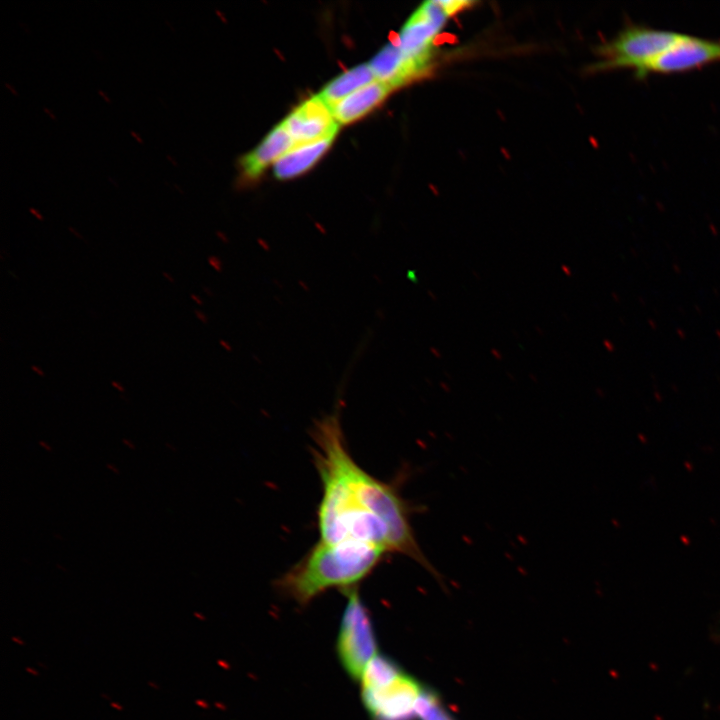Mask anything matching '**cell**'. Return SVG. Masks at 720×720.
Returning <instances> with one entry per match:
<instances>
[{
    "label": "cell",
    "instance_id": "obj_27",
    "mask_svg": "<svg viewBox=\"0 0 720 720\" xmlns=\"http://www.w3.org/2000/svg\"><path fill=\"white\" fill-rule=\"evenodd\" d=\"M165 446L167 447V449H169V450H171V451H173V452H176V450H177V449H176L172 444H170V443H166Z\"/></svg>",
    "mask_w": 720,
    "mask_h": 720
},
{
    "label": "cell",
    "instance_id": "obj_19",
    "mask_svg": "<svg viewBox=\"0 0 720 720\" xmlns=\"http://www.w3.org/2000/svg\"><path fill=\"white\" fill-rule=\"evenodd\" d=\"M31 369H32L33 372H35V373H36L37 375H39V376H42V377H43V376L45 375L44 371H43L40 367H38V366H36V365H32V366H31Z\"/></svg>",
    "mask_w": 720,
    "mask_h": 720
},
{
    "label": "cell",
    "instance_id": "obj_2",
    "mask_svg": "<svg viewBox=\"0 0 720 720\" xmlns=\"http://www.w3.org/2000/svg\"><path fill=\"white\" fill-rule=\"evenodd\" d=\"M383 549L360 542L319 540L276 582L279 591L299 605H306L330 589L344 592L358 587L381 563Z\"/></svg>",
    "mask_w": 720,
    "mask_h": 720
},
{
    "label": "cell",
    "instance_id": "obj_29",
    "mask_svg": "<svg viewBox=\"0 0 720 720\" xmlns=\"http://www.w3.org/2000/svg\"><path fill=\"white\" fill-rule=\"evenodd\" d=\"M56 566L59 567V569L66 571L65 567L61 566L60 564H57Z\"/></svg>",
    "mask_w": 720,
    "mask_h": 720
},
{
    "label": "cell",
    "instance_id": "obj_15",
    "mask_svg": "<svg viewBox=\"0 0 720 720\" xmlns=\"http://www.w3.org/2000/svg\"><path fill=\"white\" fill-rule=\"evenodd\" d=\"M208 261H209V264L212 267H214V269H216L217 271L221 270V262L217 257H214V256L209 257Z\"/></svg>",
    "mask_w": 720,
    "mask_h": 720
},
{
    "label": "cell",
    "instance_id": "obj_5",
    "mask_svg": "<svg viewBox=\"0 0 720 720\" xmlns=\"http://www.w3.org/2000/svg\"><path fill=\"white\" fill-rule=\"evenodd\" d=\"M451 16L443 0L427 1L410 16L394 42L407 57L429 70L434 40Z\"/></svg>",
    "mask_w": 720,
    "mask_h": 720
},
{
    "label": "cell",
    "instance_id": "obj_9",
    "mask_svg": "<svg viewBox=\"0 0 720 720\" xmlns=\"http://www.w3.org/2000/svg\"><path fill=\"white\" fill-rule=\"evenodd\" d=\"M377 81L392 90L421 78L429 70L407 57L395 42L384 46L369 62Z\"/></svg>",
    "mask_w": 720,
    "mask_h": 720
},
{
    "label": "cell",
    "instance_id": "obj_18",
    "mask_svg": "<svg viewBox=\"0 0 720 720\" xmlns=\"http://www.w3.org/2000/svg\"><path fill=\"white\" fill-rule=\"evenodd\" d=\"M122 442H123V444H124L128 449H130V450H135V445L133 444V442H132L131 440L124 438V439L122 440Z\"/></svg>",
    "mask_w": 720,
    "mask_h": 720
},
{
    "label": "cell",
    "instance_id": "obj_8",
    "mask_svg": "<svg viewBox=\"0 0 720 720\" xmlns=\"http://www.w3.org/2000/svg\"><path fill=\"white\" fill-rule=\"evenodd\" d=\"M282 124L295 146L335 137L339 129L331 109L318 95L296 107Z\"/></svg>",
    "mask_w": 720,
    "mask_h": 720
},
{
    "label": "cell",
    "instance_id": "obj_4",
    "mask_svg": "<svg viewBox=\"0 0 720 720\" xmlns=\"http://www.w3.org/2000/svg\"><path fill=\"white\" fill-rule=\"evenodd\" d=\"M684 33L629 24L597 48L601 60L590 70L631 67L635 70L675 44Z\"/></svg>",
    "mask_w": 720,
    "mask_h": 720
},
{
    "label": "cell",
    "instance_id": "obj_17",
    "mask_svg": "<svg viewBox=\"0 0 720 720\" xmlns=\"http://www.w3.org/2000/svg\"><path fill=\"white\" fill-rule=\"evenodd\" d=\"M106 467H107V469H108L109 471H111L112 473H114V474H116V475H119V474H120L119 469H118L114 464L108 463V464L106 465Z\"/></svg>",
    "mask_w": 720,
    "mask_h": 720
},
{
    "label": "cell",
    "instance_id": "obj_24",
    "mask_svg": "<svg viewBox=\"0 0 720 720\" xmlns=\"http://www.w3.org/2000/svg\"><path fill=\"white\" fill-rule=\"evenodd\" d=\"M25 670H26L29 674H32V675H34V676L39 675V673H38L35 669H33V668L26 667Z\"/></svg>",
    "mask_w": 720,
    "mask_h": 720
},
{
    "label": "cell",
    "instance_id": "obj_7",
    "mask_svg": "<svg viewBox=\"0 0 720 720\" xmlns=\"http://www.w3.org/2000/svg\"><path fill=\"white\" fill-rule=\"evenodd\" d=\"M720 61V40L683 34L670 48L635 70L642 78L650 73H677Z\"/></svg>",
    "mask_w": 720,
    "mask_h": 720
},
{
    "label": "cell",
    "instance_id": "obj_11",
    "mask_svg": "<svg viewBox=\"0 0 720 720\" xmlns=\"http://www.w3.org/2000/svg\"><path fill=\"white\" fill-rule=\"evenodd\" d=\"M391 91L388 85L374 80L335 104L332 115L339 125L351 123L377 107Z\"/></svg>",
    "mask_w": 720,
    "mask_h": 720
},
{
    "label": "cell",
    "instance_id": "obj_10",
    "mask_svg": "<svg viewBox=\"0 0 720 720\" xmlns=\"http://www.w3.org/2000/svg\"><path fill=\"white\" fill-rule=\"evenodd\" d=\"M295 147V142L283 124L277 125L265 139L241 159V168L249 179L259 177L273 162Z\"/></svg>",
    "mask_w": 720,
    "mask_h": 720
},
{
    "label": "cell",
    "instance_id": "obj_20",
    "mask_svg": "<svg viewBox=\"0 0 720 720\" xmlns=\"http://www.w3.org/2000/svg\"><path fill=\"white\" fill-rule=\"evenodd\" d=\"M39 445H40L44 450H46V451H48V452H51V451H52V447L50 446V444H48V443L45 442V441H39Z\"/></svg>",
    "mask_w": 720,
    "mask_h": 720
},
{
    "label": "cell",
    "instance_id": "obj_12",
    "mask_svg": "<svg viewBox=\"0 0 720 720\" xmlns=\"http://www.w3.org/2000/svg\"><path fill=\"white\" fill-rule=\"evenodd\" d=\"M334 138L296 145L274 164L276 178L284 180L306 172L323 156Z\"/></svg>",
    "mask_w": 720,
    "mask_h": 720
},
{
    "label": "cell",
    "instance_id": "obj_6",
    "mask_svg": "<svg viewBox=\"0 0 720 720\" xmlns=\"http://www.w3.org/2000/svg\"><path fill=\"white\" fill-rule=\"evenodd\" d=\"M423 688L402 671L372 688H361V700L371 720H413Z\"/></svg>",
    "mask_w": 720,
    "mask_h": 720
},
{
    "label": "cell",
    "instance_id": "obj_14",
    "mask_svg": "<svg viewBox=\"0 0 720 720\" xmlns=\"http://www.w3.org/2000/svg\"><path fill=\"white\" fill-rule=\"evenodd\" d=\"M416 712L421 720H451L438 699L426 690L419 697Z\"/></svg>",
    "mask_w": 720,
    "mask_h": 720
},
{
    "label": "cell",
    "instance_id": "obj_26",
    "mask_svg": "<svg viewBox=\"0 0 720 720\" xmlns=\"http://www.w3.org/2000/svg\"><path fill=\"white\" fill-rule=\"evenodd\" d=\"M191 298H192L197 304H201V303H202L201 299H199V297H198L197 295H195V294H192V295H191Z\"/></svg>",
    "mask_w": 720,
    "mask_h": 720
},
{
    "label": "cell",
    "instance_id": "obj_21",
    "mask_svg": "<svg viewBox=\"0 0 720 720\" xmlns=\"http://www.w3.org/2000/svg\"><path fill=\"white\" fill-rule=\"evenodd\" d=\"M195 314L200 321H202L203 323L207 322L206 316L201 311L196 310Z\"/></svg>",
    "mask_w": 720,
    "mask_h": 720
},
{
    "label": "cell",
    "instance_id": "obj_16",
    "mask_svg": "<svg viewBox=\"0 0 720 720\" xmlns=\"http://www.w3.org/2000/svg\"><path fill=\"white\" fill-rule=\"evenodd\" d=\"M111 385H112L115 389H117L119 392H121V393L125 392V388H124V386H123L121 383L113 380V381H111Z\"/></svg>",
    "mask_w": 720,
    "mask_h": 720
},
{
    "label": "cell",
    "instance_id": "obj_3",
    "mask_svg": "<svg viewBox=\"0 0 720 720\" xmlns=\"http://www.w3.org/2000/svg\"><path fill=\"white\" fill-rule=\"evenodd\" d=\"M344 608L336 640V653L349 677L358 681L370 661L377 655V640L368 608L358 587L345 592Z\"/></svg>",
    "mask_w": 720,
    "mask_h": 720
},
{
    "label": "cell",
    "instance_id": "obj_1",
    "mask_svg": "<svg viewBox=\"0 0 720 720\" xmlns=\"http://www.w3.org/2000/svg\"><path fill=\"white\" fill-rule=\"evenodd\" d=\"M313 459L321 480L317 510L319 540L360 542L403 554L439 573L419 546L410 505L399 487L372 476L351 456L338 418L329 416L312 431Z\"/></svg>",
    "mask_w": 720,
    "mask_h": 720
},
{
    "label": "cell",
    "instance_id": "obj_22",
    "mask_svg": "<svg viewBox=\"0 0 720 720\" xmlns=\"http://www.w3.org/2000/svg\"><path fill=\"white\" fill-rule=\"evenodd\" d=\"M110 705H111L112 708H114V709H116V710H118V711H122V710H123V707H122L119 703L111 702Z\"/></svg>",
    "mask_w": 720,
    "mask_h": 720
},
{
    "label": "cell",
    "instance_id": "obj_25",
    "mask_svg": "<svg viewBox=\"0 0 720 720\" xmlns=\"http://www.w3.org/2000/svg\"><path fill=\"white\" fill-rule=\"evenodd\" d=\"M11 639H12L13 642H15V643H17V644H19V645H24V641L21 640L19 637L13 636Z\"/></svg>",
    "mask_w": 720,
    "mask_h": 720
},
{
    "label": "cell",
    "instance_id": "obj_23",
    "mask_svg": "<svg viewBox=\"0 0 720 720\" xmlns=\"http://www.w3.org/2000/svg\"><path fill=\"white\" fill-rule=\"evenodd\" d=\"M163 276H164L169 282L175 283L174 278H173L168 272H163Z\"/></svg>",
    "mask_w": 720,
    "mask_h": 720
},
{
    "label": "cell",
    "instance_id": "obj_28",
    "mask_svg": "<svg viewBox=\"0 0 720 720\" xmlns=\"http://www.w3.org/2000/svg\"><path fill=\"white\" fill-rule=\"evenodd\" d=\"M148 685H149L150 687H153V688L156 689V690L159 689V687H158L156 684H154L153 682H151V681L148 682Z\"/></svg>",
    "mask_w": 720,
    "mask_h": 720
},
{
    "label": "cell",
    "instance_id": "obj_13",
    "mask_svg": "<svg viewBox=\"0 0 720 720\" xmlns=\"http://www.w3.org/2000/svg\"><path fill=\"white\" fill-rule=\"evenodd\" d=\"M374 78L369 64L357 65L329 82L318 96L331 109L351 93L373 82Z\"/></svg>",
    "mask_w": 720,
    "mask_h": 720
}]
</instances>
